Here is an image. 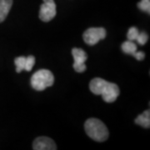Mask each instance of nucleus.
<instances>
[{
    "instance_id": "obj_1",
    "label": "nucleus",
    "mask_w": 150,
    "mask_h": 150,
    "mask_svg": "<svg viewBox=\"0 0 150 150\" xmlns=\"http://www.w3.org/2000/svg\"><path fill=\"white\" fill-rule=\"evenodd\" d=\"M89 88L93 93L101 95L106 103H113L116 101L120 93L119 88L116 83H110L100 78L92 79L89 83Z\"/></svg>"
},
{
    "instance_id": "obj_2",
    "label": "nucleus",
    "mask_w": 150,
    "mask_h": 150,
    "mask_svg": "<svg viewBox=\"0 0 150 150\" xmlns=\"http://www.w3.org/2000/svg\"><path fill=\"white\" fill-rule=\"evenodd\" d=\"M84 129L88 136L97 142H104L109 135L106 125L98 118L88 119L84 123Z\"/></svg>"
},
{
    "instance_id": "obj_3",
    "label": "nucleus",
    "mask_w": 150,
    "mask_h": 150,
    "mask_svg": "<svg viewBox=\"0 0 150 150\" xmlns=\"http://www.w3.org/2000/svg\"><path fill=\"white\" fill-rule=\"evenodd\" d=\"M54 83V76L51 71L40 69L33 74L31 78V85L37 91H43L48 87H51Z\"/></svg>"
},
{
    "instance_id": "obj_4",
    "label": "nucleus",
    "mask_w": 150,
    "mask_h": 150,
    "mask_svg": "<svg viewBox=\"0 0 150 150\" xmlns=\"http://www.w3.org/2000/svg\"><path fill=\"white\" fill-rule=\"evenodd\" d=\"M106 29L103 28H90L86 30L83 38L88 45L93 46L106 37Z\"/></svg>"
},
{
    "instance_id": "obj_5",
    "label": "nucleus",
    "mask_w": 150,
    "mask_h": 150,
    "mask_svg": "<svg viewBox=\"0 0 150 150\" xmlns=\"http://www.w3.org/2000/svg\"><path fill=\"white\" fill-rule=\"evenodd\" d=\"M40 7L39 18L43 22L51 21L56 16V4L54 0H43Z\"/></svg>"
},
{
    "instance_id": "obj_6",
    "label": "nucleus",
    "mask_w": 150,
    "mask_h": 150,
    "mask_svg": "<svg viewBox=\"0 0 150 150\" xmlns=\"http://www.w3.org/2000/svg\"><path fill=\"white\" fill-rule=\"evenodd\" d=\"M72 54L74 59V64L73 65L74 70L78 73H83L87 69L85 62L88 59L85 51L82 48H74L72 49Z\"/></svg>"
},
{
    "instance_id": "obj_7",
    "label": "nucleus",
    "mask_w": 150,
    "mask_h": 150,
    "mask_svg": "<svg viewBox=\"0 0 150 150\" xmlns=\"http://www.w3.org/2000/svg\"><path fill=\"white\" fill-rule=\"evenodd\" d=\"M34 150H55L57 149L56 144L54 140L48 137H38L33 144Z\"/></svg>"
},
{
    "instance_id": "obj_8",
    "label": "nucleus",
    "mask_w": 150,
    "mask_h": 150,
    "mask_svg": "<svg viewBox=\"0 0 150 150\" xmlns=\"http://www.w3.org/2000/svg\"><path fill=\"white\" fill-rule=\"evenodd\" d=\"M12 5L13 0H0V23L5 20Z\"/></svg>"
},
{
    "instance_id": "obj_9",
    "label": "nucleus",
    "mask_w": 150,
    "mask_h": 150,
    "mask_svg": "<svg viewBox=\"0 0 150 150\" xmlns=\"http://www.w3.org/2000/svg\"><path fill=\"white\" fill-rule=\"evenodd\" d=\"M135 123L144 127L145 129H149L150 127V111L149 109L146 110L143 113L139 114L136 119H135Z\"/></svg>"
},
{
    "instance_id": "obj_10",
    "label": "nucleus",
    "mask_w": 150,
    "mask_h": 150,
    "mask_svg": "<svg viewBox=\"0 0 150 150\" xmlns=\"http://www.w3.org/2000/svg\"><path fill=\"white\" fill-rule=\"evenodd\" d=\"M121 48H122V50H123L124 54H131L132 55L137 51V45L134 43V41L128 40V41L123 43L122 46H121Z\"/></svg>"
},
{
    "instance_id": "obj_11",
    "label": "nucleus",
    "mask_w": 150,
    "mask_h": 150,
    "mask_svg": "<svg viewBox=\"0 0 150 150\" xmlns=\"http://www.w3.org/2000/svg\"><path fill=\"white\" fill-rule=\"evenodd\" d=\"M25 62H26V57H18L14 59V64L16 65V72L21 73L23 70H24L25 67Z\"/></svg>"
},
{
    "instance_id": "obj_12",
    "label": "nucleus",
    "mask_w": 150,
    "mask_h": 150,
    "mask_svg": "<svg viewBox=\"0 0 150 150\" xmlns=\"http://www.w3.org/2000/svg\"><path fill=\"white\" fill-rule=\"evenodd\" d=\"M139 33V29L136 27H131L129 29L128 31V34H127V37H128V39L130 40V41H134L137 39V37Z\"/></svg>"
},
{
    "instance_id": "obj_13",
    "label": "nucleus",
    "mask_w": 150,
    "mask_h": 150,
    "mask_svg": "<svg viewBox=\"0 0 150 150\" xmlns=\"http://www.w3.org/2000/svg\"><path fill=\"white\" fill-rule=\"evenodd\" d=\"M35 64V58L33 55H29L26 57V62H25V67L24 70H26L28 72H30L32 70L33 65Z\"/></svg>"
},
{
    "instance_id": "obj_14",
    "label": "nucleus",
    "mask_w": 150,
    "mask_h": 150,
    "mask_svg": "<svg viewBox=\"0 0 150 150\" xmlns=\"http://www.w3.org/2000/svg\"><path fill=\"white\" fill-rule=\"evenodd\" d=\"M138 7L140 10L150 13V0H141L138 4Z\"/></svg>"
},
{
    "instance_id": "obj_15",
    "label": "nucleus",
    "mask_w": 150,
    "mask_h": 150,
    "mask_svg": "<svg viewBox=\"0 0 150 150\" xmlns=\"http://www.w3.org/2000/svg\"><path fill=\"white\" fill-rule=\"evenodd\" d=\"M148 39H149V36H148V34H147L146 33L139 32V35H138V37H137L136 41L139 43L140 45H144L145 43L148 42Z\"/></svg>"
},
{
    "instance_id": "obj_16",
    "label": "nucleus",
    "mask_w": 150,
    "mask_h": 150,
    "mask_svg": "<svg viewBox=\"0 0 150 150\" xmlns=\"http://www.w3.org/2000/svg\"><path fill=\"white\" fill-rule=\"evenodd\" d=\"M132 55H133L137 60H139V61H142V60H144V59L145 58V54L144 52H138V51H136V52L134 53Z\"/></svg>"
}]
</instances>
